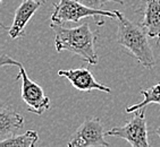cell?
I'll return each mask as SVG.
<instances>
[{"instance_id":"obj_11","label":"cell","mask_w":160,"mask_h":147,"mask_svg":"<svg viewBox=\"0 0 160 147\" xmlns=\"http://www.w3.org/2000/svg\"><path fill=\"white\" fill-rule=\"evenodd\" d=\"M38 140V132L34 130H28L22 135H15L0 140V147H34Z\"/></svg>"},{"instance_id":"obj_9","label":"cell","mask_w":160,"mask_h":147,"mask_svg":"<svg viewBox=\"0 0 160 147\" xmlns=\"http://www.w3.org/2000/svg\"><path fill=\"white\" fill-rule=\"evenodd\" d=\"M24 127V118L12 107L3 103L0 107V138L1 140L15 136Z\"/></svg>"},{"instance_id":"obj_14","label":"cell","mask_w":160,"mask_h":147,"mask_svg":"<svg viewBox=\"0 0 160 147\" xmlns=\"http://www.w3.org/2000/svg\"><path fill=\"white\" fill-rule=\"evenodd\" d=\"M156 134H157V135L159 136V138H160V127H158V128H157V130H156Z\"/></svg>"},{"instance_id":"obj_6","label":"cell","mask_w":160,"mask_h":147,"mask_svg":"<svg viewBox=\"0 0 160 147\" xmlns=\"http://www.w3.org/2000/svg\"><path fill=\"white\" fill-rule=\"evenodd\" d=\"M105 137L106 132L101 120L99 118H91L84 120L83 123L76 129L74 135L72 136L67 145L68 147H108L109 144L106 141Z\"/></svg>"},{"instance_id":"obj_13","label":"cell","mask_w":160,"mask_h":147,"mask_svg":"<svg viewBox=\"0 0 160 147\" xmlns=\"http://www.w3.org/2000/svg\"><path fill=\"white\" fill-rule=\"evenodd\" d=\"M77 1H80L81 3H83V5H85L88 7L94 8V9H100L107 2H116V3H120V5H124L123 0H77Z\"/></svg>"},{"instance_id":"obj_10","label":"cell","mask_w":160,"mask_h":147,"mask_svg":"<svg viewBox=\"0 0 160 147\" xmlns=\"http://www.w3.org/2000/svg\"><path fill=\"white\" fill-rule=\"evenodd\" d=\"M144 17L141 26L144 28L148 36L160 41V0H144Z\"/></svg>"},{"instance_id":"obj_5","label":"cell","mask_w":160,"mask_h":147,"mask_svg":"<svg viewBox=\"0 0 160 147\" xmlns=\"http://www.w3.org/2000/svg\"><path fill=\"white\" fill-rule=\"evenodd\" d=\"M106 136L120 138L133 147H149L148 128L144 116V107L134 112V116L124 126L114 127L106 131Z\"/></svg>"},{"instance_id":"obj_15","label":"cell","mask_w":160,"mask_h":147,"mask_svg":"<svg viewBox=\"0 0 160 147\" xmlns=\"http://www.w3.org/2000/svg\"><path fill=\"white\" fill-rule=\"evenodd\" d=\"M0 1H2V0H0Z\"/></svg>"},{"instance_id":"obj_2","label":"cell","mask_w":160,"mask_h":147,"mask_svg":"<svg viewBox=\"0 0 160 147\" xmlns=\"http://www.w3.org/2000/svg\"><path fill=\"white\" fill-rule=\"evenodd\" d=\"M118 24L117 43L123 45L145 68L154 67L156 61L148 41V34L142 26L134 24L118 10H114Z\"/></svg>"},{"instance_id":"obj_12","label":"cell","mask_w":160,"mask_h":147,"mask_svg":"<svg viewBox=\"0 0 160 147\" xmlns=\"http://www.w3.org/2000/svg\"><path fill=\"white\" fill-rule=\"evenodd\" d=\"M143 95V101L136 103V104L132 105V107H126L125 111L127 113H134L140 109H143L149 104H159L160 105V83L156 84V85L151 86L147 89H142L141 92Z\"/></svg>"},{"instance_id":"obj_8","label":"cell","mask_w":160,"mask_h":147,"mask_svg":"<svg viewBox=\"0 0 160 147\" xmlns=\"http://www.w3.org/2000/svg\"><path fill=\"white\" fill-rule=\"evenodd\" d=\"M41 0H24L23 2L16 9L15 17L12 21V24L10 27H8V34L12 40L18 39L21 36H24L25 26L28 25L34 12L39 9L41 6Z\"/></svg>"},{"instance_id":"obj_1","label":"cell","mask_w":160,"mask_h":147,"mask_svg":"<svg viewBox=\"0 0 160 147\" xmlns=\"http://www.w3.org/2000/svg\"><path fill=\"white\" fill-rule=\"evenodd\" d=\"M55 33V46L57 52L69 51L82 58L89 64H98V55L94 50L96 36L89 23L76 27H64L60 24H50Z\"/></svg>"},{"instance_id":"obj_4","label":"cell","mask_w":160,"mask_h":147,"mask_svg":"<svg viewBox=\"0 0 160 147\" xmlns=\"http://www.w3.org/2000/svg\"><path fill=\"white\" fill-rule=\"evenodd\" d=\"M93 16L96 23L99 24V17H110L116 18L115 12L94 9L81 3L77 0H59V2L55 5L53 12L51 14V21L53 24H65L68 21L76 23L84 17Z\"/></svg>"},{"instance_id":"obj_7","label":"cell","mask_w":160,"mask_h":147,"mask_svg":"<svg viewBox=\"0 0 160 147\" xmlns=\"http://www.w3.org/2000/svg\"><path fill=\"white\" fill-rule=\"evenodd\" d=\"M58 75L60 77H66L75 88L82 91V92H91L93 89H98V91L105 93H111L110 87L97 82L92 73L86 68L59 70Z\"/></svg>"},{"instance_id":"obj_3","label":"cell","mask_w":160,"mask_h":147,"mask_svg":"<svg viewBox=\"0 0 160 147\" xmlns=\"http://www.w3.org/2000/svg\"><path fill=\"white\" fill-rule=\"evenodd\" d=\"M6 64L18 67L19 73L17 75V79L18 78L22 79V98L25 102V104L28 105V111L40 116L44 111L48 110L50 107L49 97L47 96L43 88L39 84L30 79L23 64L14 60L9 55H2L0 60V66H6Z\"/></svg>"}]
</instances>
